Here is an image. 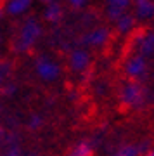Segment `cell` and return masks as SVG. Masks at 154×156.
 I'll return each instance as SVG.
<instances>
[{
	"instance_id": "obj_6",
	"label": "cell",
	"mask_w": 154,
	"mask_h": 156,
	"mask_svg": "<svg viewBox=\"0 0 154 156\" xmlns=\"http://www.w3.org/2000/svg\"><path fill=\"white\" fill-rule=\"evenodd\" d=\"M106 30H99V31H94L92 35H88L87 40L90 42V44H100V42H104L106 40Z\"/></svg>"
},
{
	"instance_id": "obj_1",
	"label": "cell",
	"mask_w": 154,
	"mask_h": 156,
	"mask_svg": "<svg viewBox=\"0 0 154 156\" xmlns=\"http://www.w3.org/2000/svg\"><path fill=\"white\" fill-rule=\"evenodd\" d=\"M37 69H38V75L42 78H45V80H54V78L59 75V68H57V64L47 61V59H42V61L37 64Z\"/></svg>"
},
{
	"instance_id": "obj_7",
	"label": "cell",
	"mask_w": 154,
	"mask_h": 156,
	"mask_svg": "<svg viewBox=\"0 0 154 156\" xmlns=\"http://www.w3.org/2000/svg\"><path fill=\"white\" fill-rule=\"evenodd\" d=\"M109 4H111L109 7L111 14H120V11L128 4V0H109Z\"/></svg>"
},
{
	"instance_id": "obj_12",
	"label": "cell",
	"mask_w": 154,
	"mask_h": 156,
	"mask_svg": "<svg viewBox=\"0 0 154 156\" xmlns=\"http://www.w3.org/2000/svg\"><path fill=\"white\" fill-rule=\"evenodd\" d=\"M147 156H154V153H151V154H147Z\"/></svg>"
},
{
	"instance_id": "obj_8",
	"label": "cell",
	"mask_w": 154,
	"mask_h": 156,
	"mask_svg": "<svg viewBox=\"0 0 154 156\" xmlns=\"http://www.w3.org/2000/svg\"><path fill=\"white\" fill-rule=\"evenodd\" d=\"M90 153H92V149H90L85 142H82L80 146H76V147L71 151V156H90Z\"/></svg>"
},
{
	"instance_id": "obj_9",
	"label": "cell",
	"mask_w": 154,
	"mask_h": 156,
	"mask_svg": "<svg viewBox=\"0 0 154 156\" xmlns=\"http://www.w3.org/2000/svg\"><path fill=\"white\" fill-rule=\"evenodd\" d=\"M137 151L138 149H135V147H125V149H121L116 156H135L137 154Z\"/></svg>"
},
{
	"instance_id": "obj_10",
	"label": "cell",
	"mask_w": 154,
	"mask_h": 156,
	"mask_svg": "<svg viewBox=\"0 0 154 156\" xmlns=\"http://www.w3.org/2000/svg\"><path fill=\"white\" fill-rule=\"evenodd\" d=\"M130 24H132V17H130V16H125V17L120 21V28H121V30H127V28H130Z\"/></svg>"
},
{
	"instance_id": "obj_5",
	"label": "cell",
	"mask_w": 154,
	"mask_h": 156,
	"mask_svg": "<svg viewBox=\"0 0 154 156\" xmlns=\"http://www.w3.org/2000/svg\"><path fill=\"white\" fill-rule=\"evenodd\" d=\"M140 4H138V14L140 16H151L154 12V5L152 2H149V0H138Z\"/></svg>"
},
{
	"instance_id": "obj_4",
	"label": "cell",
	"mask_w": 154,
	"mask_h": 156,
	"mask_svg": "<svg viewBox=\"0 0 154 156\" xmlns=\"http://www.w3.org/2000/svg\"><path fill=\"white\" fill-rule=\"evenodd\" d=\"M31 0H12L9 5V12L11 14H21L23 11H26V7L30 5Z\"/></svg>"
},
{
	"instance_id": "obj_11",
	"label": "cell",
	"mask_w": 154,
	"mask_h": 156,
	"mask_svg": "<svg viewBox=\"0 0 154 156\" xmlns=\"http://www.w3.org/2000/svg\"><path fill=\"white\" fill-rule=\"evenodd\" d=\"M83 2H85V0H71L73 5H83Z\"/></svg>"
},
{
	"instance_id": "obj_2",
	"label": "cell",
	"mask_w": 154,
	"mask_h": 156,
	"mask_svg": "<svg viewBox=\"0 0 154 156\" xmlns=\"http://www.w3.org/2000/svg\"><path fill=\"white\" fill-rule=\"evenodd\" d=\"M128 75H132V76H137V75H142L144 69H145V62H144L142 57H135L132 61L128 62Z\"/></svg>"
},
{
	"instance_id": "obj_3",
	"label": "cell",
	"mask_w": 154,
	"mask_h": 156,
	"mask_svg": "<svg viewBox=\"0 0 154 156\" xmlns=\"http://www.w3.org/2000/svg\"><path fill=\"white\" fill-rule=\"evenodd\" d=\"M88 62V56L83 52V50H76L75 54H73V59H71V64L75 69H83V68L87 66Z\"/></svg>"
}]
</instances>
